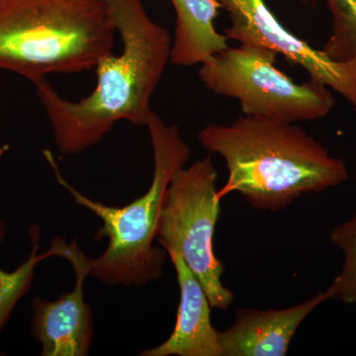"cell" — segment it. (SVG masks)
Returning a JSON list of instances; mask_svg holds the SVG:
<instances>
[{"instance_id": "1", "label": "cell", "mask_w": 356, "mask_h": 356, "mask_svg": "<svg viewBox=\"0 0 356 356\" xmlns=\"http://www.w3.org/2000/svg\"><path fill=\"white\" fill-rule=\"evenodd\" d=\"M123 49L95 65L90 95L70 102L47 81L35 83L37 96L60 153L74 156L102 142L118 121L146 126L151 100L170 60L172 38L147 15L142 0H104Z\"/></svg>"}, {"instance_id": "2", "label": "cell", "mask_w": 356, "mask_h": 356, "mask_svg": "<svg viewBox=\"0 0 356 356\" xmlns=\"http://www.w3.org/2000/svg\"><path fill=\"white\" fill-rule=\"evenodd\" d=\"M210 154L226 161L228 179L220 197L238 192L255 210L285 209L304 194L343 184L348 170L322 145L289 122L238 117L231 125L210 124L198 133Z\"/></svg>"}, {"instance_id": "3", "label": "cell", "mask_w": 356, "mask_h": 356, "mask_svg": "<svg viewBox=\"0 0 356 356\" xmlns=\"http://www.w3.org/2000/svg\"><path fill=\"white\" fill-rule=\"evenodd\" d=\"M146 127L154 149L153 181L144 195L125 207H112L86 197L63 177L54 154L48 149L43 152L58 184L76 204L102 220L95 240L108 238V247L98 259H89V275L111 286H143L163 277L168 252L163 248L154 247L153 243L168 185L191 156L179 128L166 125L156 112L152 111Z\"/></svg>"}, {"instance_id": "4", "label": "cell", "mask_w": 356, "mask_h": 356, "mask_svg": "<svg viewBox=\"0 0 356 356\" xmlns=\"http://www.w3.org/2000/svg\"><path fill=\"white\" fill-rule=\"evenodd\" d=\"M116 32L104 0H0V70L35 83L95 69Z\"/></svg>"}, {"instance_id": "5", "label": "cell", "mask_w": 356, "mask_h": 356, "mask_svg": "<svg viewBox=\"0 0 356 356\" xmlns=\"http://www.w3.org/2000/svg\"><path fill=\"white\" fill-rule=\"evenodd\" d=\"M275 51L254 44L228 47L201 65L199 79L215 95L238 100L245 115L289 123L324 118L334 107L329 88L296 83L276 67Z\"/></svg>"}, {"instance_id": "6", "label": "cell", "mask_w": 356, "mask_h": 356, "mask_svg": "<svg viewBox=\"0 0 356 356\" xmlns=\"http://www.w3.org/2000/svg\"><path fill=\"white\" fill-rule=\"evenodd\" d=\"M211 156L178 170L166 191L156 238L166 252H179L200 281L211 307L227 311L235 294L222 284L225 267L214 250L222 200Z\"/></svg>"}, {"instance_id": "7", "label": "cell", "mask_w": 356, "mask_h": 356, "mask_svg": "<svg viewBox=\"0 0 356 356\" xmlns=\"http://www.w3.org/2000/svg\"><path fill=\"white\" fill-rule=\"evenodd\" d=\"M231 26L225 35L240 44L266 47L295 67H303L310 79L343 95L356 111V65L332 60L281 24L264 0H219Z\"/></svg>"}, {"instance_id": "8", "label": "cell", "mask_w": 356, "mask_h": 356, "mask_svg": "<svg viewBox=\"0 0 356 356\" xmlns=\"http://www.w3.org/2000/svg\"><path fill=\"white\" fill-rule=\"evenodd\" d=\"M54 257L67 259L76 273L74 290L50 302L36 297L32 302V336L42 344V356H86L95 334L90 306L83 298V283L89 275L88 257L76 241L67 245L55 238Z\"/></svg>"}, {"instance_id": "9", "label": "cell", "mask_w": 356, "mask_h": 356, "mask_svg": "<svg viewBox=\"0 0 356 356\" xmlns=\"http://www.w3.org/2000/svg\"><path fill=\"white\" fill-rule=\"evenodd\" d=\"M334 299L331 286L303 303L282 310L236 311L235 322L220 332L224 356H285L297 330L321 304Z\"/></svg>"}, {"instance_id": "10", "label": "cell", "mask_w": 356, "mask_h": 356, "mask_svg": "<svg viewBox=\"0 0 356 356\" xmlns=\"http://www.w3.org/2000/svg\"><path fill=\"white\" fill-rule=\"evenodd\" d=\"M179 285L177 324L170 337L140 356H224L219 332L211 322V304L200 281L181 255L168 252Z\"/></svg>"}, {"instance_id": "11", "label": "cell", "mask_w": 356, "mask_h": 356, "mask_svg": "<svg viewBox=\"0 0 356 356\" xmlns=\"http://www.w3.org/2000/svg\"><path fill=\"white\" fill-rule=\"evenodd\" d=\"M177 14L170 62L178 67L202 65L228 48L226 35L220 34L215 21L222 8L219 0H170Z\"/></svg>"}, {"instance_id": "12", "label": "cell", "mask_w": 356, "mask_h": 356, "mask_svg": "<svg viewBox=\"0 0 356 356\" xmlns=\"http://www.w3.org/2000/svg\"><path fill=\"white\" fill-rule=\"evenodd\" d=\"M32 241V252L27 261L20 264L13 273L0 270V332L6 327L14 307L28 292L34 278L35 267L44 259L54 257L50 248L44 254H38L40 227L29 229ZM6 235V227L0 220V243Z\"/></svg>"}, {"instance_id": "13", "label": "cell", "mask_w": 356, "mask_h": 356, "mask_svg": "<svg viewBox=\"0 0 356 356\" xmlns=\"http://www.w3.org/2000/svg\"><path fill=\"white\" fill-rule=\"evenodd\" d=\"M332 13L331 36L323 51L332 60L356 65V0H325Z\"/></svg>"}, {"instance_id": "14", "label": "cell", "mask_w": 356, "mask_h": 356, "mask_svg": "<svg viewBox=\"0 0 356 356\" xmlns=\"http://www.w3.org/2000/svg\"><path fill=\"white\" fill-rule=\"evenodd\" d=\"M330 238L344 254L343 269L331 285L334 299L351 305L356 303V215L332 229Z\"/></svg>"}, {"instance_id": "15", "label": "cell", "mask_w": 356, "mask_h": 356, "mask_svg": "<svg viewBox=\"0 0 356 356\" xmlns=\"http://www.w3.org/2000/svg\"><path fill=\"white\" fill-rule=\"evenodd\" d=\"M7 149V147H0V156H2L4 153H6V151Z\"/></svg>"}, {"instance_id": "16", "label": "cell", "mask_w": 356, "mask_h": 356, "mask_svg": "<svg viewBox=\"0 0 356 356\" xmlns=\"http://www.w3.org/2000/svg\"><path fill=\"white\" fill-rule=\"evenodd\" d=\"M302 1L305 2V3H310V2H313L314 0H302Z\"/></svg>"}]
</instances>
